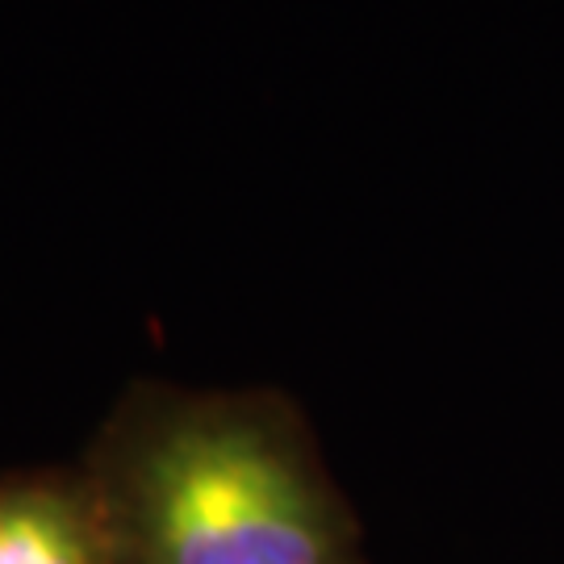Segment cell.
<instances>
[{"label":"cell","mask_w":564,"mask_h":564,"mask_svg":"<svg viewBox=\"0 0 564 564\" xmlns=\"http://www.w3.org/2000/svg\"><path fill=\"white\" fill-rule=\"evenodd\" d=\"M0 564H97L84 519L55 494H0Z\"/></svg>","instance_id":"cell-2"},{"label":"cell","mask_w":564,"mask_h":564,"mask_svg":"<svg viewBox=\"0 0 564 564\" xmlns=\"http://www.w3.org/2000/svg\"><path fill=\"white\" fill-rule=\"evenodd\" d=\"M142 564H360L297 452L256 419H188L147 452Z\"/></svg>","instance_id":"cell-1"}]
</instances>
